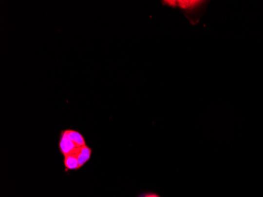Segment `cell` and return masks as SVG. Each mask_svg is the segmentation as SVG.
Masks as SVG:
<instances>
[{"mask_svg":"<svg viewBox=\"0 0 263 197\" xmlns=\"http://www.w3.org/2000/svg\"><path fill=\"white\" fill-rule=\"evenodd\" d=\"M92 153H93V149L87 145V144L86 145L83 146V147H81L79 149L78 152L76 154V157H77V159H78L80 168L90 160Z\"/></svg>","mask_w":263,"mask_h":197,"instance_id":"4","label":"cell"},{"mask_svg":"<svg viewBox=\"0 0 263 197\" xmlns=\"http://www.w3.org/2000/svg\"><path fill=\"white\" fill-rule=\"evenodd\" d=\"M140 197H161L160 196H158L156 193H149L144 194V195L141 196Z\"/></svg>","mask_w":263,"mask_h":197,"instance_id":"7","label":"cell"},{"mask_svg":"<svg viewBox=\"0 0 263 197\" xmlns=\"http://www.w3.org/2000/svg\"><path fill=\"white\" fill-rule=\"evenodd\" d=\"M58 148L61 154L65 156L70 155H76L80 148L74 144L72 140H70L67 137L63 134L60 135L59 142H58Z\"/></svg>","mask_w":263,"mask_h":197,"instance_id":"1","label":"cell"},{"mask_svg":"<svg viewBox=\"0 0 263 197\" xmlns=\"http://www.w3.org/2000/svg\"><path fill=\"white\" fill-rule=\"evenodd\" d=\"M204 1H199V0H179L177 1V7H179L183 11L187 12L194 11L196 9L200 8L202 5L204 4Z\"/></svg>","mask_w":263,"mask_h":197,"instance_id":"3","label":"cell"},{"mask_svg":"<svg viewBox=\"0 0 263 197\" xmlns=\"http://www.w3.org/2000/svg\"><path fill=\"white\" fill-rule=\"evenodd\" d=\"M61 134H63L64 136L67 137L79 148L86 145V141H85L84 136L80 134V132L74 130H65L61 132Z\"/></svg>","mask_w":263,"mask_h":197,"instance_id":"2","label":"cell"},{"mask_svg":"<svg viewBox=\"0 0 263 197\" xmlns=\"http://www.w3.org/2000/svg\"><path fill=\"white\" fill-rule=\"evenodd\" d=\"M63 162L66 171H77L80 168L76 155L65 156Z\"/></svg>","mask_w":263,"mask_h":197,"instance_id":"5","label":"cell"},{"mask_svg":"<svg viewBox=\"0 0 263 197\" xmlns=\"http://www.w3.org/2000/svg\"><path fill=\"white\" fill-rule=\"evenodd\" d=\"M162 3L163 5H167V6H169V7H173V8L177 7V1H174V0H167V1L164 0V1L162 2Z\"/></svg>","mask_w":263,"mask_h":197,"instance_id":"6","label":"cell"}]
</instances>
